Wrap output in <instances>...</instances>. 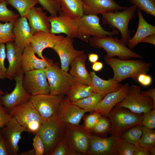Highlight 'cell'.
Masks as SVG:
<instances>
[{
  "label": "cell",
  "instance_id": "4",
  "mask_svg": "<svg viewBox=\"0 0 155 155\" xmlns=\"http://www.w3.org/2000/svg\"><path fill=\"white\" fill-rule=\"evenodd\" d=\"M143 115L133 113L123 107L115 106L110 112L108 117L110 123L109 132L111 136L120 137L127 130L141 124Z\"/></svg>",
  "mask_w": 155,
  "mask_h": 155
},
{
  "label": "cell",
  "instance_id": "24",
  "mask_svg": "<svg viewBox=\"0 0 155 155\" xmlns=\"http://www.w3.org/2000/svg\"><path fill=\"white\" fill-rule=\"evenodd\" d=\"M116 137L111 136L102 138L92 135L89 137V147L88 154L113 155Z\"/></svg>",
  "mask_w": 155,
  "mask_h": 155
},
{
  "label": "cell",
  "instance_id": "44",
  "mask_svg": "<svg viewBox=\"0 0 155 155\" xmlns=\"http://www.w3.org/2000/svg\"><path fill=\"white\" fill-rule=\"evenodd\" d=\"M6 50L5 44H0V79L6 78L7 69L4 65V61L6 57Z\"/></svg>",
  "mask_w": 155,
  "mask_h": 155
},
{
  "label": "cell",
  "instance_id": "19",
  "mask_svg": "<svg viewBox=\"0 0 155 155\" xmlns=\"http://www.w3.org/2000/svg\"><path fill=\"white\" fill-rule=\"evenodd\" d=\"M5 46L6 57L9 63L6 78L12 80L23 72L22 68L23 51L13 42L7 43Z\"/></svg>",
  "mask_w": 155,
  "mask_h": 155
},
{
  "label": "cell",
  "instance_id": "28",
  "mask_svg": "<svg viewBox=\"0 0 155 155\" xmlns=\"http://www.w3.org/2000/svg\"><path fill=\"white\" fill-rule=\"evenodd\" d=\"M90 74L92 78L90 86L96 93L106 95L118 90L123 86L113 78L105 80L98 77L94 72L91 71Z\"/></svg>",
  "mask_w": 155,
  "mask_h": 155
},
{
  "label": "cell",
  "instance_id": "32",
  "mask_svg": "<svg viewBox=\"0 0 155 155\" xmlns=\"http://www.w3.org/2000/svg\"><path fill=\"white\" fill-rule=\"evenodd\" d=\"M106 95L95 93L81 99L71 102L84 110L86 112L93 111L95 108Z\"/></svg>",
  "mask_w": 155,
  "mask_h": 155
},
{
  "label": "cell",
  "instance_id": "7",
  "mask_svg": "<svg viewBox=\"0 0 155 155\" xmlns=\"http://www.w3.org/2000/svg\"><path fill=\"white\" fill-rule=\"evenodd\" d=\"M44 69L50 87V93L63 96L67 94L75 81L72 76L63 70L57 63Z\"/></svg>",
  "mask_w": 155,
  "mask_h": 155
},
{
  "label": "cell",
  "instance_id": "5",
  "mask_svg": "<svg viewBox=\"0 0 155 155\" xmlns=\"http://www.w3.org/2000/svg\"><path fill=\"white\" fill-rule=\"evenodd\" d=\"M137 8L133 5L121 11L102 13V22L104 25L119 30L121 34V40L125 45L131 38V31L128 28L130 21L135 16Z\"/></svg>",
  "mask_w": 155,
  "mask_h": 155
},
{
  "label": "cell",
  "instance_id": "20",
  "mask_svg": "<svg viewBox=\"0 0 155 155\" xmlns=\"http://www.w3.org/2000/svg\"><path fill=\"white\" fill-rule=\"evenodd\" d=\"M129 86V84L126 83L118 90L106 94L94 111L104 117H108L111 111L125 97Z\"/></svg>",
  "mask_w": 155,
  "mask_h": 155
},
{
  "label": "cell",
  "instance_id": "49",
  "mask_svg": "<svg viewBox=\"0 0 155 155\" xmlns=\"http://www.w3.org/2000/svg\"><path fill=\"white\" fill-rule=\"evenodd\" d=\"M0 155H9L0 129Z\"/></svg>",
  "mask_w": 155,
  "mask_h": 155
},
{
  "label": "cell",
  "instance_id": "26",
  "mask_svg": "<svg viewBox=\"0 0 155 155\" xmlns=\"http://www.w3.org/2000/svg\"><path fill=\"white\" fill-rule=\"evenodd\" d=\"M87 58V55L84 53L73 60L70 64L71 68L69 73L75 80L90 86L92 84V78L85 65Z\"/></svg>",
  "mask_w": 155,
  "mask_h": 155
},
{
  "label": "cell",
  "instance_id": "51",
  "mask_svg": "<svg viewBox=\"0 0 155 155\" xmlns=\"http://www.w3.org/2000/svg\"><path fill=\"white\" fill-rule=\"evenodd\" d=\"M141 42H146L155 45V34L149 35L144 39Z\"/></svg>",
  "mask_w": 155,
  "mask_h": 155
},
{
  "label": "cell",
  "instance_id": "50",
  "mask_svg": "<svg viewBox=\"0 0 155 155\" xmlns=\"http://www.w3.org/2000/svg\"><path fill=\"white\" fill-rule=\"evenodd\" d=\"M141 94L144 96L151 97L155 103V89L152 88L147 91L141 92Z\"/></svg>",
  "mask_w": 155,
  "mask_h": 155
},
{
  "label": "cell",
  "instance_id": "37",
  "mask_svg": "<svg viewBox=\"0 0 155 155\" xmlns=\"http://www.w3.org/2000/svg\"><path fill=\"white\" fill-rule=\"evenodd\" d=\"M137 8L146 14L155 16V0H128Z\"/></svg>",
  "mask_w": 155,
  "mask_h": 155
},
{
  "label": "cell",
  "instance_id": "3",
  "mask_svg": "<svg viewBox=\"0 0 155 155\" xmlns=\"http://www.w3.org/2000/svg\"><path fill=\"white\" fill-rule=\"evenodd\" d=\"M65 129L66 123L57 116L44 119L36 134L39 135L43 142L44 154L51 155L65 137Z\"/></svg>",
  "mask_w": 155,
  "mask_h": 155
},
{
  "label": "cell",
  "instance_id": "43",
  "mask_svg": "<svg viewBox=\"0 0 155 155\" xmlns=\"http://www.w3.org/2000/svg\"><path fill=\"white\" fill-rule=\"evenodd\" d=\"M101 116L99 113L94 112L85 117L84 118V125L83 126L85 129L91 132V130Z\"/></svg>",
  "mask_w": 155,
  "mask_h": 155
},
{
  "label": "cell",
  "instance_id": "31",
  "mask_svg": "<svg viewBox=\"0 0 155 155\" xmlns=\"http://www.w3.org/2000/svg\"><path fill=\"white\" fill-rule=\"evenodd\" d=\"M7 2L17 10L20 17L26 18L30 10L39 3L38 0H8Z\"/></svg>",
  "mask_w": 155,
  "mask_h": 155
},
{
  "label": "cell",
  "instance_id": "2",
  "mask_svg": "<svg viewBox=\"0 0 155 155\" xmlns=\"http://www.w3.org/2000/svg\"><path fill=\"white\" fill-rule=\"evenodd\" d=\"M90 45L96 49H102L106 53L104 58L118 57L121 60H128L131 58L142 59L143 56L133 51L117 37L112 35L92 36L89 40Z\"/></svg>",
  "mask_w": 155,
  "mask_h": 155
},
{
  "label": "cell",
  "instance_id": "1",
  "mask_svg": "<svg viewBox=\"0 0 155 155\" xmlns=\"http://www.w3.org/2000/svg\"><path fill=\"white\" fill-rule=\"evenodd\" d=\"M104 60L113 69V79L118 83L130 78L137 82L138 75L142 73H146L151 66L150 63L140 59L123 60L111 57L105 58Z\"/></svg>",
  "mask_w": 155,
  "mask_h": 155
},
{
  "label": "cell",
  "instance_id": "11",
  "mask_svg": "<svg viewBox=\"0 0 155 155\" xmlns=\"http://www.w3.org/2000/svg\"><path fill=\"white\" fill-rule=\"evenodd\" d=\"M63 96L51 94H42L31 96L30 101L44 119L57 116Z\"/></svg>",
  "mask_w": 155,
  "mask_h": 155
},
{
  "label": "cell",
  "instance_id": "35",
  "mask_svg": "<svg viewBox=\"0 0 155 155\" xmlns=\"http://www.w3.org/2000/svg\"><path fill=\"white\" fill-rule=\"evenodd\" d=\"M142 134L139 145L149 149L155 146V131L142 126Z\"/></svg>",
  "mask_w": 155,
  "mask_h": 155
},
{
  "label": "cell",
  "instance_id": "13",
  "mask_svg": "<svg viewBox=\"0 0 155 155\" xmlns=\"http://www.w3.org/2000/svg\"><path fill=\"white\" fill-rule=\"evenodd\" d=\"M9 155H18V143L24 132L27 129L21 126L13 118H11L4 127L0 128Z\"/></svg>",
  "mask_w": 155,
  "mask_h": 155
},
{
  "label": "cell",
  "instance_id": "36",
  "mask_svg": "<svg viewBox=\"0 0 155 155\" xmlns=\"http://www.w3.org/2000/svg\"><path fill=\"white\" fill-rule=\"evenodd\" d=\"M13 26V23L12 22H0V44L14 41Z\"/></svg>",
  "mask_w": 155,
  "mask_h": 155
},
{
  "label": "cell",
  "instance_id": "46",
  "mask_svg": "<svg viewBox=\"0 0 155 155\" xmlns=\"http://www.w3.org/2000/svg\"><path fill=\"white\" fill-rule=\"evenodd\" d=\"M12 118L2 105H0V128L5 126Z\"/></svg>",
  "mask_w": 155,
  "mask_h": 155
},
{
  "label": "cell",
  "instance_id": "21",
  "mask_svg": "<svg viewBox=\"0 0 155 155\" xmlns=\"http://www.w3.org/2000/svg\"><path fill=\"white\" fill-rule=\"evenodd\" d=\"M13 32L14 42L23 52L30 44L33 34L27 19L18 18L13 23Z\"/></svg>",
  "mask_w": 155,
  "mask_h": 155
},
{
  "label": "cell",
  "instance_id": "42",
  "mask_svg": "<svg viewBox=\"0 0 155 155\" xmlns=\"http://www.w3.org/2000/svg\"><path fill=\"white\" fill-rule=\"evenodd\" d=\"M51 155H74L67 143L65 137L59 143Z\"/></svg>",
  "mask_w": 155,
  "mask_h": 155
},
{
  "label": "cell",
  "instance_id": "56",
  "mask_svg": "<svg viewBox=\"0 0 155 155\" xmlns=\"http://www.w3.org/2000/svg\"><path fill=\"white\" fill-rule=\"evenodd\" d=\"M5 93V92L0 88V95H3Z\"/></svg>",
  "mask_w": 155,
  "mask_h": 155
},
{
  "label": "cell",
  "instance_id": "10",
  "mask_svg": "<svg viewBox=\"0 0 155 155\" xmlns=\"http://www.w3.org/2000/svg\"><path fill=\"white\" fill-rule=\"evenodd\" d=\"M80 33V39L88 42L91 36H99L117 35L118 30L112 29L111 31L105 30L100 24V19L98 15L90 14L83 15L75 20Z\"/></svg>",
  "mask_w": 155,
  "mask_h": 155
},
{
  "label": "cell",
  "instance_id": "16",
  "mask_svg": "<svg viewBox=\"0 0 155 155\" xmlns=\"http://www.w3.org/2000/svg\"><path fill=\"white\" fill-rule=\"evenodd\" d=\"M73 38L68 36L56 45L52 49L58 54L60 60L61 67L63 70L68 72L72 61L84 53V51L75 49L73 45Z\"/></svg>",
  "mask_w": 155,
  "mask_h": 155
},
{
  "label": "cell",
  "instance_id": "12",
  "mask_svg": "<svg viewBox=\"0 0 155 155\" xmlns=\"http://www.w3.org/2000/svg\"><path fill=\"white\" fill-rule=\"evenodd\" d=\"M22 83L26 91L31 96L50 93V87L44 69L24 73Z\"/></svg>",
  "mask_w": 155,
  "mask_h": 155
},
{
  "label": "cell",
  "instance_id": "54",
  "mask_svg": "<svg viewBox=\"0 0 155 155\" xmlns=\"http://www.w3.org/2000/svg\"><path fill=\"white\" fill-rule=\"evenodd\" d=\"M20 155H36L34 149L21 152Z\"/></svg>",
  "mask_w": 155,
  "mask_h": 155
},
{
  "label": "cell",
  "instance_id": "17",
  "mask_svg": "<svg viewBox=\"0 0 155 155\" xmlns=\"http://www.w3.org/2000/svg\"><path fill=\"white\" fill-rule=\"evenodd\" d=\"M64 37L63 35L38 31L33 34L30 44L34 53L41 59H44L42 53L43 50L47 48L52 49Z\"/></svg>",
  "mask_w": 155,
  "mask_h": 155
},
{
  "label": "cell",
  "instance_id": "9",
  "mask_svg": "<svg viewBox=\"0 0 155 155\" xmlns=\"http://www.w3.org/2000/svg\"><path fill=\"white\" fill-rule=\"evenodd\" d=\"M90 132L79 125L66 124L65 138L74 155L87 154Z\"/></svg>",
  "mask_w": 155,
  "mask_h": 155
},
{
  "label": "cell",
  "instance_id": "58",
  "mask_svg": "<svg viewBox=\"0 0 155 155\" xmlns=\"http://www.w3.org/2000/svg\"><path fill=\"white\" fill-rule=\"evenodd\" d=\"M1 105V100H0V105Z\"/></svg>",
  "mask_w": 155,
  "mask_h": 155
},
{
  "label": "cell",
  "instance_id": "15",
  "mask_svg": "<svg viewBox=\"0 0 155 155\" xmlns=\"http://www.w3.org/2000/svg\"><path fill=\"white\" fill-rule=\"evenodd\" d=\"M23 72L14 78L15 87L10 93L6 92L3 95H0L1 103L9 113L16 106L30 100L31 96L24 89L22 83Z\"/></svg>",
  "mask_w": 155,
  "mask_h": 155
},
{
  "label": "cell",
  "instance_id": "47",
  "mask_svg": "<svg viewBox=\"0 0 155 155\" xmlns=\"http://www.w3.org/2000/svg\"><path fill=\"white\" fill-rule=\"evenodd\" d=\"M137 81L142 85L147 86L151 84L152 81V77L146 73L140 74L137 78Z\"/></svg>",
  "mask_w": 155,
  "mask_h": 155
},
{
  "label": "cell",
  "instance_id": "33",
  "mask_svg": "<svg viewBox=\"0 0 155 155\" xmlns=\"http://www.w3.org/2000/svg\"><path fill=\"white\" fill-rule=\"evenodd\" d=\"M142 134V125L139 124L126 130L120 137L128 143L137 147L140 146V141Z\"/></svg>",
  "mask_w": 155,
  "mask_h": 155
},
{
  "label": "cell",
  "instance_id": "14",
  "mask_svg": "<svg viewBox=\"0 0 155 155\" xmlns=\"http://www.w3.org/2000/svg\"><path fill=\"white\" fill-rule=\"evenodd\" d=\"M51 24L50 33L55 34L63 33L72 38L80 39L78 29L75 20L61 11L58 16H48Z\"/></svg>",
  "mask_w": 155,
  "mask_h": 155
},
{
  "label": "cell",
  "instance_id": "41",
  "mask_svg": "<svg viewBox=\"0 0 155 155\" xmlns=\"http://www.w3.org/2000/svg\"><path fill=\"white\" fill-rule=\"evenodd\" d=\"M141 125L149 129H153L155 128V108L144 114Z\"/></svg>",
  "mask_w": 155,
  "mask_h": 155
},
{
  "label": "cell",
  "instance_id": "40",
  "mask_svg": "<svg viewBox=\"0 0 155 155\" xmlns=\"http://www.w3.org/2000/svg\"><path fill=\"white\" fill-rule=\"evenodd\" d=\"M110 127L109 119L101 115L91 130V132L99 134H106L109 132Z\"/></svg>",
  "mask_w": 155,
  "mask_h": 155
},
{
  "label": "cell",
  "instance_id": "38",
  "mask_svg": "<svg viewBox=\"0 0 155 155\" xmlns=\"http://www.w3.org/2000/svg\"><path fill=\"white\" fill-rule=\"evenodd\" d=\"M7 4L6 1L0 3V21L14 23L20 16L9 9L7 7Z\"/></svg>",
  "mask_w": 155,
  "mask_h": 155
},
{
  "label": "cell",
  "instance_id": "55",
  "mask_svg": "<svg viewBox=\"0 0 155 155\" xmlns=\"http://www.w3.org/2000/svg\"><path fill=\"white\" fill-rule=\"evenodd\" d=\"M150 155H155V147H153L150 149Z\"/></svg>",
  "mask_w": 155,
  "mask_h": 155
},
{
  "label": "cell",
  "instance_id": "29",
  "mask_svg": "<svg viewBox=\"0 0 155 155\" xmlns=\"http://www.w3.org/2000/svg\"><path fill=\"white\" fill-rule=\"evenodd\" d=\"M61 11L71 18L76 20L84 15L81 0H59Z\"/></svg>",
  "mask_w": 155,
  "mask_h": 155
},
{
  "label": "cell",
  "instance_id": "8",
  "mask_svg": "<svg viewBox=\"0 0 155 155\" xmlns=\"http://www.w3.org/2000/svg\"><path fill=\"white\" fill-rule=\"evenodd\" d=\"M141 91L139 86H129L125 97L115 106L124 107L138 114H144L155 108V103L152 99L142 95Z\"/></svg>",
  "mask_w": 155,
  "mask_h": 155
},
{
  "label": "cell",
  "instance_id": "39",
  "mask_svg": "<svg viewBox=\"0 0 155 155\" xmlns=\"http://www.w3.org/2000/svg\"><path fill=\"white\" fill-rule=\"evenodd\" d=\"M42 8L47 11L51 16H57L61 11L59 1L55 0H38Z\"/></svg>",
  "mask_w": 155,
  "mask_h": 155
},
{
  "label": "cell",
  "instance_id": "34",
  "mask_svg": "<svg viewBox=\"0 0 155 155\" xmlns=\"http://www.w3.org/2000/svg\"><path fill=\"white\" fill-rule=\"evenodd\" d=\"M114 153L117 155H133L135 146L121 137H116Z\"/></svg>",
  "mask_w": 155,
  "mask_h": 155
},
{
  "label": "cell",
  "instance_id": "57",
  "mask_svg": "<svg viewBox=\"0 0 155 155\" xmlns=\"http://www.w3.org/2000/svg\"><path fill=\"white\" fill-rule=\"evenodd\" d=\"M8 0H0V3L3 1H7Z\"/></svg>",
  "mask_w": 155,
  "mask_h": 155
},
{
  "label": "cell",
  "instance_id": "25",
  "mask_svg": "<svg viewBox=\"0 0 155 155\" xmlns=\"http://www.w3.org/2000/svg\"><path fill=\"white\" fill-rule=\"evenodd\" d=\"M46 14L41 7H34L30 10L27 19L33 34L38 31L50 33L51 24Z\"/></svg>",
  "mask_w": 155,
  "mask_h": 155
},
{
  "label": "cell",
  "instance_id": "18",
  "mask_svg": "<svg viewBox=\"0 0 155 155\" xmlns=\"http://www.w3.org/2000/svg\"><path fill=\"white\" fill-rule=\"evenodd\" d=\"M84 15L121 11L127 7L119 5L114 0H81Z\"/></svg>",
  "mask_w": 155,
  "mask_h": 155
},
{
  "label": "cell",
  "instance_id": "53",
  "mask_svg": "<svg viewBox=\"0 0 155 155\" xmlns=\"http://www.w3.org/2000/svg\"><path fill=\"white\" fill-rule=\"evenodd\" d=\"M89 61L92 63L97 61L99 59V56L97 54L92 53L89 54L88 56Z\"/></svg>",
  "mask_w": 155,
  "mask_h": 155
},
{
  "label": "cell",
  "instance_id": "6",
  "mask_svg": "<svg viewBox=\"0 0 155 155\" xmlns=\"http://www.w3.org/2000/svg\"><path fill=\"white\" fill-rule=\"evenodd\" d=\"M9 113L28 133L34 135L44 121L30 100L16 106Z\"/></svg>",
  "mask_w": 155,
  "mask_h": 155
},
{
  "label": "cell",
  "instance_id": "59",
  "mask_svg": "<svg viewBox=\"0 0 155 155\" xmlns=\"http://www.w3.org/2000/svg\"><path fill=\"white\" fill-rule=\"evenodd\" d=\"M55 0L57 1H59V0Z\"/></svg>",
  "mask_w": 155,
  "mask_h": 155
},
{
  "label": "cell",
  "instance_id": "30",
  "mask_svg": "<svg viewBox=\"0 0 155 155\" xmlns=\"http://www.w3.org/2000/svg\"><path fill=\"white\" fill-rule=\"evenodd\" d=\"M95 93L90 86L75 80L74 85L67 94L66 98L72 102L92 95Z\"/></svg>",
  "mask_w": 155,
  "mask_h": 155
},
{
  "label": "cell",
  "instance_id": "22",
  "mask_svg": "<svg viewBox=\"0 0 155 155\" xmlns=\"http://www.w3.org/2000/svg\"><path fill=\"white\" fill-rule=\"evenodd\" d=\"M86 112L64 98L59 107L57 116L66 124H79Z\"/></svg>",
  "mask_w": 155,
  "mask_h": 155
},
{
  "label": "cell",
  "instance_id": "27",
  "mask_svg": "<svg viewBox=\"0 0 155 155\" xmlns=\"http://www.w3.org/2000/svg\"><path fill=\"white\" fill-rule=\"evenodd\" d=\"M139 18L138 26L136 32L129 41L127 45L132 49L147 36L155 34V26L148 23L144 19L141 10L138 9Z\"/></svg>",
  "mask_w": 155,
  "mask_h": 155
},
{
  "label": "cell",
  "instance_id": "45",
  "mask_svg": "<svg viewBox=\"0 0 155 155\" xmlns=\"http://www.w3.org/2000/svg\"><path fill=\"white\" fill-rule=\"evenodd\" d=\"M33 139V146L36 155L44 154V146L43 142L39 135L36 134Z\"/></svg>",
  "mask_w": 155,
  "mask_h": 155
},
{
  "label": "cell",
  "instance_id": "52",
  "mask_svg": "<svg viewBox=\"0 0 155 155\" xmlns=\"http://www.w3.org/2000/svg\"><path fill=\"white\" fill-rule=\"evenodd\" d=\"M103 67V63L101 62L97 61L93 63L92 68L94 71L97 72L100 71Z\"/></svg>",
  "mask_w": 155,
  "mask_h": 155
},
{
  "label": "cell",
  "instance_id": "23",
  "mask_svg": "<svg viewBox=\"0 0 155 155\" xmlns=\"http://www.w3.org/2000/svg\"><path fill=\"white\" fill-rule=\"evenodd\" d=\"M30 44L27 46L22 53V68L24 73L30 71L44 69L53 64L52 59L44 57L39 59L35 55Z\"/></svg>",
  "mask_w": 155,
  "mask_h": 155
},
{
  "label": "cell",
  "instance_id": "48",
  "mask_svg": "<svg viewBox=\"0 0 155 155\" xmlns=\"http://www.w3.org/2000/svg\"><path fill=\"white\" fill-rule=\"evenodd\" d=\"M133 155H150V149L142 146L135 147Z\"/></svg>",
  "mask_w": 155,
  "mask_h": 155
}]
</instances>
